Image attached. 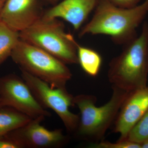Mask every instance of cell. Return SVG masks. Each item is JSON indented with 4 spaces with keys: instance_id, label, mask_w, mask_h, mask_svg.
<instances>
[{
    "instance_id": "obj_7",
    "label": "cell",
    "mask_w": 148,
    "mask_h": 148,
    "mask_svg": "<svg viewBox=\"0 0 148 148\" xmlns=\"http://www.w3.org/2000/svg\"><path fill=\"white\" fill-rule=\"evenodd\" d=\"M0 97L4 107H8L32 119L50 116L38 102L26 82L14 74L0 77Z\"/></svg>"
},
{
    "instance_id": "obj_10",
    "label": "cell",
    "mask_w": 148,
    "mask_h": 148,
    "mask_svg": "<svg viewBox=\"0 0 148 148\" xmlns=\"http://www.w3.org/2000/svg\"><path fill=\"white\" fill-rule=\"evenodd\" d=\"M148 109L147 86L130 93L114 123V132L120 135L119 140L127 139L129 132Z\"/></svg>"
},
{
    "instance_id": "obj_14",
    "label": "cell",
    "mask_w": 148,
    "mask_h": 148,
    "mask_svg": "<svg viewBox=\"0 0 148 148\" xmlns=\"http://www.w3.org/2000/svg\"><path fill=\"white\" fill-rule=\"evenodd\" d=\"M20 39L19 32L0 20V66L9 56Z\"/></svg>"
},
{
    "instance_id": "obj_6",
    "label": "cell",
    "mask_w": 148,
    "mask_h": 148,
    "mask_svg": "<svg viewBox=\"0 0 148 148\" xmlns=\"http://www.w3.org/2000/svg\"><path fill=\"white\" fill-rule=\"evenodd\" d=\"M21 76L44 108L50 109L63 122L67 132L75 134L79 123L80 116L72 113L70 108L75 106L74 96L66 88H53L47 83L21 70Z\"/></svg>"
},
{
    "instance_id": "obj_17",
    "label": "cell",
    "mask_w": 148,
    "mask_h": 148,
    "mask_svg": "<svg viewBox=\"0 0 148 148\" xmlns=\"http://www.w3.org/2000/svg\"><path fill=\"white\" fill-rule=\"evenodd\" d=\"M112 3L122 8H132L139 4L143 0H109Z\"/></svg>"
},
{
    "instance_id": "obj_9",
    "label": "cell",
    "mask_w": 148,
    "mask_h": 148,
    "mask_svg": "<svg viewBox=\"0 0 148 148\" xmlns=\"http://www.w3.org/2000/svg\"><path fill=\"white\" fill-rule=\"evenodd\" d=\"M43 14L38 0H6L0 11V20L20 33L36 23Z\"/></svg>"
},
{
    "instance_id": "obj_13",
    "label": "cell",
    "mask_w": 148,
    "mask_h": 148,
    "mask_svg": "<svg viewBox=\"0 0 148 148\" xmlns=\"http://www.w3.org/2000/svg\"><path fill=\"white\" fill-rule=\"evenodd\" d=\"M78 64L86 73L92 77L99 73L102 66V56L96 51L77 44Z\"/></svg>"
},
{
    "instance_id": "obj_21",
    "label": "cell",
    "mask_w": 148,
    "mask_h": 148,
    "mask_svg": "<svg viewBox=\"0 0 148 148\" xmlns=\"http://www.w3.org/2000/svg\"><path fill=\"white\" fill-rule=\"evenodd\" d=\"M3 106L2 102L1 100V97H0V109L2 108H3Z\"/></svg>"
},
{
    "instance_id": "obj_8",
    "label": "cell",
    "mask_w": 148,
    "mask_h": 148,
    "mask_svg": "<svg viewBox=\"0 0 148 148\" xmlns=\"http://www.w3.org/2000/svg\"><path fill=\"white\" fill-rule=\"evenodd\" d=\"M42 119H32L7 134L20 148H56L65 145L69 137L61 129L50 130L41 125Z\"/></svg>"
},
{
    "instance_id": "obj_24",
    "label": "cell",
    "mask_w": 148,
    "mask_h": 148,
    "mask_svg": "<svg viewBox=\"0 0 148 148\" xmlns=\"http://www.w3.org/2000/svg\"><path fill=\"white\" fill-rule=\"evenodd\" d=\"M2 6H1V5H0V11H1V8H2Z\"/></svg>"
},
{
    "instance_id": "obj_3",
    "label": "cell",
    "mask_w": 148,
    "mask_h": 148,
    "mask_svg": "<svg viewBox=\"0 0 148 148\" xmlns=\"http://www.w3.org/2000/svg\"><path fill=\"white\" fill-rule=\"evenodd\" d=\"M112 94L108 102L101 107L96 106L94 95L82 94L74 97L75 106L79 110L78 126L74 135L91 143L101 141L115 121L123 102L131 92L112 86ZM132 92V91H131Z\"/></svg>"
},
{
    "instance_id": "obj_20",
    "label": "cell",
    "mask_w": 148,
    "mask_h": 148,
    "mask_svg": "<svg viewBox=\"0 0 148 148\" xmlns=\"http://www.w3.org/2000/svg\"><path fill=\"white\" fill-rule=\"evenodd\" d=\"M46 1L51 3H55L57 2L59 0H46Z\"/></svg>"
},
{
    "instance_id": "obj_22",
    "label": "cell",
    "mask_w": 148,
    "mask_h": 148,
    "mask_svg": "<svg viewBox=\"0 0 148 148\" xmlns=\"http://www.w3.org/2000/svg\"><path fill=\"white\" fill-rule=\"evenodd\" d=\"M6 0H0L1 1V3L2 4V5H3L4 3L5 2V1Z\"/></svg>"
},
{
    "instance_id": "obj_1",
    "label": "cell",
    "mask_w": 148,
    "mask_h": 148,
    "mask_svg": "<svg viewBox=\"0 0 148 148\" xmlns=\"http://www.w3.org/2000/svg\"><path fill=\"white\" fill-rule=\"evenodd\" d=\"M94 11L91 20L81 28L79 36L107 35L114 43L123 45L138 36L137 29L148 14V0L129 8L99 0Z\"/></svg>"
},
{
    "instance_id": "obj_23",
    "label": "cell",
    "mask_w": 148,
    "mask_h": 148,
    "mask_svg": "<svg viewBox=\"0 0 148 148\" xmlns=\"http://www.w3.org/2000/svg\"><path fill=\"white\" fill-rule=\"evenodd\" d=\"M0 5H1V6H3L2 4L1 3V1H0Z\"/></svg>"
},
{
    "instance_id": "obj_25",
    "label": "cell",
    "mask_w": 148,
    "mask_h": 148,
    "mask_svg": "<svg viewBox=\"0 0 148 148\" xmlns=\"http://www.w3.org/2000/svg\"><path fill=\"white\" fill-rule=\"evenodd\" d=\"M147 87H148V85L147 86Z\"/></svg>"
},
{
    "instance_id": "obj_16",
    "label": "cell",
    "mask_w": 148,
    "mask_h": 148,
    "mask_svg": "<svg viewBox=\"0 0 148 148\" xmlns=\"http://www.w3.org/2000/svg\"><path fill=\"white\" fill-rule=\"evenodd\" d=\"M88 147L91 148H141L140 143L127 140H118L115 143L102 140L97 143H91Z\"/></svg>"
},
{
    "instance_id": "obj_18",
    "label": "cell",
    "mask_w": 148,
    "mask_h": 148,
    "mask_svg": "<svg viewBox=\"0 0 148 148\" xmlns=\"http://www.w3.org/2000/svg\"><path fill=\"white\" fill-rule=\"evenodd\" d=\"M0 148H20L13 140L6 135L0 136Z\"/></svg>"
},
{
    "instance_id": "obj_15",
    "label": "cell",
    "mask_w": 148,
    "mask_h": 148,
    "mask_svg": "<svg viewBox=\"0 0 148 148\" xmlns=\"http://www.w3.org/2000/svg\"><path fill=\"white\" fill-rule=\"evenodd\" d=\"M148 139V109L129 132L126 140L141 143Z\"/></svg>"
},
{
    "instance_id": "obj_5",
    "label": "cell",
    "mask_w": 148,
    "mask_h": 148,
    "mask_svg": "<svg viewBox=\"0 0 148 148\" xmlns=\"http://www.w3.org/2000/svg\"><path fill=\"white\" fill-rule=\"evenodd\" d=\"M20 39L36 46L67 64H78L77 43L72 34L65 31L57 18L41 17L19 33Z\"/></svg>"
},
{
    "instance_id": "obj_4",
    "label": "cell",
    "mask_w": 148,
    "mask_h": 148,
    "mask_svg": "<svg viewBox=\"0 0 148 148\" xmlns=\"http://www.w3.org/2000/svg\"><path fill=\"white\" fill-rule=\"evenodd\" d=\"M21 71L53 88H66L72 74L66 64L41 49L19 39L10 55Z\"/></svg>"
},
{
    "instance_id": "obj_2",
    "label": "cell",
    "mask_w": 148,
    "mask_h": 148,
    "mask_svg": "<svg viewBox=\"0 0 148 148\" xmlns=\"http://www.w3.org/2000/svg\"><path fill=\"white\" fill-rule=\"evenodd\" d=\"M120 54L111 60L108 76L112 86L131 92L147 86L148 23L142 32L123 45Z\"/></svg>"
},
{
    "instance_id": "obj_11",
    "label": "cell",
    "mask_w": 148,
    "mask_h": 148,
    "mask_svg": "<svg viewBox=\"0 0 148 148\" xmlns=\"http://www.w3.org/2000/svg\"><path fill=\"white\" fill-rule=\"evenodd\" d=\"M99 0H64L43 14L45 19L60 18L78 31L94 10Z\"/></svg>"
},
{
    "instance_id": "obj_19",
    "label": "cell",
    "mask_w": 148,
    "mask_h": 148,
    "mask_svg": "<svg viewBox=\"0 0 148 148\" xmlns=\"http://www.w3.org/2000/svg\"><path fill=\"white\" fill-rule=\"evenodd\" d=\"M141 148H148V139L141 143Z\"/></svg>"
},
{
    "instance_id": "obj_12",
    "label": "cell",
    "mask_w": 148,
    "mask_h": 148,
    "mask_svg": "<svg viewBox=\"0 0 148 148\" xmlns=\"http://www.w3.org/2000/svg\"><path fill=\"white\" fill-rule=\"evenodd\" d=\"M0 109V136L27 124L32 119L10 107Z\"/></svg>"
}]
</instances>
